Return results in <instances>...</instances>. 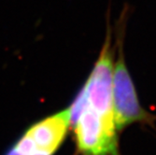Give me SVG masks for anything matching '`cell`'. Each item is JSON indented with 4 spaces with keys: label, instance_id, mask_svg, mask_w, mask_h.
<instances>
[{
    "label": "cell",
    "instance_id": "cell-1",
    "mask_svg": "<svg viewBox=\"0 0 156 155\" xmlns=\"http://www.w3.org/2000/svg\"><path fill=\"white\" fill-rule=\"evenodd\" d=\"M115 57L111 25L92 71L70 105L77 151L80 155H120L118 130L112 94V70Z\"/></svg>",
    "mask_w": 156,
    "mask_h": 155
},
{
    "label": "cell",
    "instance_id": "cell-3",
    "mask_svg": "<svg viewBox=\"0 0 156 155\" xmlns=\"http://www.w3.org/2000/svg\"><path fill=\"white\" fill-rule=\"evenodd\" d=\"M70 128V110L66 107L30 125L5 155H54Z\"/></svg>",
    "mask_w": 156,
    "mask_h": 155
},
{
    "label": "cell",
    "instance_id": "cell-2",
    "mask_svg": "<svg viewBox=\"0 0 156 155\" xmlns=\"http://www.w3.org/2000/svg\"><path fill=\"white\" fill-rule=\"evenodd\" d=\"M128 19L125 7L113 29L115 37V57L112 70V94L115 122L118 132L136 122H151L152 116L140 105L136 86L127 68L123 42Z\"/></svg>",
    "mask_w": 156,
    "mask_h": 155
}]
</instances>
